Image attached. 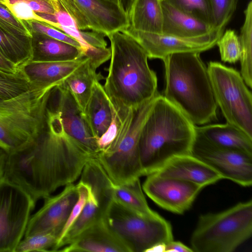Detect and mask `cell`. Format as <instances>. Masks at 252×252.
I'll use <instances>...</instances> for the list:
<instances>
[{"label": "cell", "instance_id": "5bb4252c", "mask_svg": "<svg viewBox=\"0 0 252 252\" xmlns=\"http://www.w3.org/2000/svg\"><path fill=\"white\" fill-rule=\"evenodd\" d=\"M147 176L142 186L147 195L159 207L177 214L188 210L203 188L190 182L155 173Z\"/></svg>", "mask_w": 252, "mask_h": 252}, {"label": "cell", "instance_id": "2e32d148", "mask_svg": "<svg viewBox=\"0 0 252 252\" xmlns=\"http://www.w3.org/2000/svg\"><path fill=\"white\" fill-rule=\"evenodd\" d=\"M58 251L131 252L129 247L111 230L103 219L89 226L71 243Z\"/></svg>", "mask_w": 252, "mask_h": 252}, {"label": "cell", "instance_id": "74e56055", "mask_svg": "<svg viewBox=\"0 0 252 252\" xmlns=\"http://www.w3.org/2000/svg\"><path fill=\"white\" fill-rule=\"evenodd\" d=\"M76 187L78 192V199L72 209L69 218L62 230L55 246L63 239L69 228L78 217L87 201L89 189L88 186L85 183L80 181L76 185Z\"/></svg>", "mask_w": 252, "mask_h": 252}, {"label": "cell", "instance_id": "7c38bea8", "mask_svg": "<svg viewBox=\"0 0 252 252\" xmlns=\"http://www.w3.org/2000/svg\"><path fill=\"white\" fill-rule=\"evenodd\" d=\"M191 154L206 163L222 179L243 187L252 184V154L213 145L197 135Z\"/></svg>", "mask_w": 252, "mask_h": 252}, {"label": "cell", "instance_id": "484cf974", "mask_svg": "<svg viewBox=\"0 0 252 252\" xmlns=\"http://www.w3.org/2000/svg\"><path fill=\"white\" fill-rule=\"evenodd\" d=\"M113 197V200L141 216L154 217L158 215L149 206L143 194L139 178L123 184L114 183Z\"/></svg>", "mask_w": 252, "mask_h": 252}, {"label": "cell", "instance_id": "836d02e7", "mask_svg": "<svg viewBox=\"0 0 252 252\" xmlns=\"http://www.w3.org/2000/svg\"><path fill=\"white\" fill-rule=\"evenodd\" d=\"M221 59L224 62L235 63L240 60L241 47L235 31L227 30L217 41Z\"/></svg>", "mask_w": 252, "mask_h": 252}, {"label": "cell", "instance_id": "f35d334b", "mask_svg": "<svg viewBox=\"0 0 252 252\" xmlns=\"http://www.w3.org/2000/svg\"><path fill=\"white\" fill-rule=\"evenodd\" d=\"M192 252L189 248L181 242L171 240L165 244L164 252Z\"/></svg>", "mask_w": 252, "mask_h": 252}, {"label": "cell", "instance_id": "d590c367", "mask_svg": "<svg viewBox=\"0 0 252 252\" xmlns=\"http://www.w3.org/2000/svg\"><path fill=\"white\" fill-rule=\"evenodd\" d=\"M210 1L215 29H224L236 9L237 0Z\"/></svg>", "mask_w": 252, "mask_h": 252}, {"label": "cell", "instance_id": "d6a6232c", "mask_svg": "<svg viewBox=\"0 0 252 252\" xmlns=\"http://www.w3.org/2000/svg\"><path fill=\"white\" fill-rule=\"evenodd\" d=\"M59 236L56 232H49L24 237L14 252H46L49 251V249L52 251Z\"/></svg>", "mask_w": 252, "mask_h": 252}, {"label": "cell", "instance_id": "9a60e30c", "mask_svg": "<svg viewBox=\"0 0 252 252\" xmlns=\"http://www.w3.org/2000/svg\"><path fill=\"white\" fill-rule=\"evenodd\" d=\"M78 199L76 185L73 183L57 195L44 198L42 207L30 217L24 237L49 232L60 236Z\"/></svg>", "mask_w": 252, "mask_h": 252}, {"label": "cell", "instance_id": "4fadbf2b", "mask_svg": "<svg viewBox=\"0 0 252 252\" xmlns=\"http://www.w3.org/2000/svg\"><path fill=\"white\" fill-rule=\"evenodd\" d=\"M224 29H216L207 35L186 38L163 34H155L135 31L129 25L121 31L132 36L144 49L149 59L162 61L169 55L182 52H202L217 44Z\"/></svg>", "mask_w": 252, "mask_h": 252}, {"label": "cell", "instance_id": "8d00e7d4", "mask_svg": "<svg viewBox=\"0 0 252 252\" xmlns=\"http://www.w3.org/2000/svg\"><path fill=\"white\" fill-rule=\"evenodd\" d=\"M0 28L17 36H32V34L23 21L17 18L3 4L0 2Z\"/></svg>", "mask_w": 252, "mask_h": 252}, {"label": "cell", "instance_id": "7402d4cb", "mask_svg": "<svg viewBox=\"0 0 252 252\" xmlns=\"http://www.w3.org/2000/svg\"><path fill=\"white\" fill-rule=\"evenodd\" d=\"M31 34L32 61L67 62L85 56L81 49L71 44L36 32Z\"/></svg>", "mask_w": 252, "mask_h": 252}, {"label": "cell", "instance_id": "b9f144b4", "mask_svg": "<svg viewBox=\"0 0 252 252\" xmlns=\"http://www.w3.org/2000/svg\"><path fill=\"white\" fill-rule=\"evenodd\" d=\"M117 1L120 7L128 17L134 0H117Z\"/></svg>", "mask_w": 252, "mask_h": 252}, {"label": "cell", "instance_id": "7a4b0ae2", "mask_svg": "<svg viewBox=\"0 0 252 252\" xmlns=\"http://www.w3.org/2000/svg\"><path fill=\"white\" fill-rule=\"evenodd\" d=\"M107 36L111 43L110 62L103 86L123 122L130 110L139 107L158 93L157 77L149 67L146 52L132 36L122 31Z\"/></svg>", "mask_w": 252, "mask_h": 252}, {"label": "cell", "instance_id": "60d3db41", "mask_svg": "<svg viewBox=\"0 0 252 252\" xmlns=\"http://www.w3.org/2000/svg\"><path fill=\"white\" fill-rule=\"evenodd\" d=\"M8 155L6 151L0 147V180L4 174Z\"/></svg>", "mask_w": 252, "mask_h": 252}, {"label": "cell", "instance_id": "7bdbcfd3", "mask_svg": "<svg viewBox=\"0 0 252 252\" xmlns=\"http://www.w3.org/2000/svg\"></svg>", "mask_w": 252, "mask_h": 252}, {"label": "cell", "instance_id": "603a6c76", "mask_svg": "<svg viewBox=\"0 0 252 252\" xmlns=\"http://www.w3.org/2000/svg\"><path fill=\"white\" fill-rule=\"evenodd\" d=\"M97 68L88 58L61 84L70 93L83 113L94 82L103 79L101 74L96 73Z\"/></svg>", "mask_w": 252, "mask_h": 252}, {"label": "cell", "instance_id": "e575fe53", "mask_svg": "<svg viewBox=\"0 0 252 252\" xmlns=\"http://www.w3.org/2000/svg\"><path fill=\"white\" fill-rule=\"evenodd\" d=\"M22 21L31 32H33L46 35L77 47L83 51L81 44L77 40L52 26L34 20Z\"/></svg>", "mask_w": 252, "mask_h": 252}, {"label": "cell", "instance_id": "4316f807", "mask_svg": "<svg viewBox=\"0 0 252 252\" xmlns=\"http://www.w3.org/2000/svg\"><path fill=\"white\" fill-rule=\"evenodd\" d=\"M0 53L21 68L32 60V36H17L0 28Z\"/></svg>", "mask_w": 252, "mask_h": 252}, {"label": "cell", "instance_id": "cb8c5ba5", "mask_svg": "<svg viewBox=\"0 0 252 252\" xmlns=\"http://www.w3.org/2000/svg\"><path fill=\"white\" fill-rule=\"evenodd\" d=\"M80 176V181L89 187L104 215L113 200L114 182L95 157L91 158L87 160Z\"/></svg>", "mask_w": 252, "mask_h": 252}, {"label": "cell", "instance_id": "52a82bcc", "mask_svg": "<svg viewBox=\"0 0 252 252\" xmlns=\"http://www.w3.org/2000/svg\"><path fill=\"white\" fill-rule=\"evenodd\" d=\"M156 95L139 107L129 110L115 139L96 157L116 184L127 183L143 176L139 155V138Z\"/></svg>", "mask_w": 252, "mask_h": 252}, {"label": "cell", "instance_id": "d6986e66", "mask_svg": "<svg viewBox=\"0 0 252 252\" xmlns=\"http://www.w3.org/2000/svg\"><path fill=\"white\" fill-rule=\"evenodd\" d=\"M162 6L163 13L162 34L192 38L207 35L216 30L200 19L179 10L165 1H162Z\"/></svg>", "mask_w": 252, "mask_h": 252}, {"label": "cell", "instance_id": "8fae6325", "mask_svg": "<svg viewBox=\"0 0 252 252\" xmlns=\"http://www.w3.org/2000/svg\"><path fill=\"white\" fill-rule=\"evenodd\" d=\"M74 21L77 28L108 36L129 25L127 15L117 0H58Z\"/></svg>", "mask_w": 252, "mask_h": 252}, {"label": "cell", "instance_id": "ba28073f", "mask_svg": "<svg viewBox=\"0 0 252 252\" xmlns=\"http://www.w3.org/2000/svg\"><path fill=\"white\" fill-rule=\"evenodd\" d=\"M103 220L131 252H150L154 247L173 240L170 222L159 215L144 217L115 200L108 207Z\"/></svg>", "mask_w": 252, "mask_h": 252}, {"label": "cell", "instance_id": "f546056e", "mask_svg": "<svg viewBox=\"0 0 252 252\" xmlns=\"http://www.w3.org/2000/svg\"><path fill=\"white\" fill-rule=\"evenodd\" d=\"M245 21L239 37L241 47V73L247 86L252 88V1L245 11Z\"/></svg>", "mask_w": 252, "mask_h": 252}, {"label": "cell", "instance_id": "5b68a950", "mask_svg": "<svg viewBox=\"0 0 252 252\" xmlns=\"http://www.w3.org/2000/svg\"><path fill=\"white\" fill-rule=\"evenodd\" d=\"M54 87L32 85L17 96L0 99L1 148L10 154L33 143L39 138Z\"/></svg>", "mask_w": 252, "mask_h": 252}, {"label": "cell", "instance_id": "44dd1931", "mask_svg": "<svg viewBox=\"0 0 252 252\" xmlns=\"http://www.w3.org/2000/svg\"><path fill=\"white\" fill-rule=\"evenodd\" d=\"M115 112L103 86L99 81H95L83 115L96 140L108 129Z\"/></svg>", "mask_w": 252, "mask_h": 252}, {"label": "cell", "instance_id": "f1b7e54d", "mask_svg": "<svg viewBox=\"0 0 252 252\" xmlns=\"http://www.w3.org/2000/svg\"><path fill=\"white\" fill-rule=\"evenodd\" d=\"M0 2L22 21L42 22L35 13L55 14L60 8L58 0H0Z\"/></svg>", "mask_w": 252, "mask_h": 252}, {"label": "cell", "instance_id": "6da1fadb", "mask_svg": "<svg viewBox=\"0 0 252 252\" xmlns=\"http://www.w3.org/2000/svg\"><path fill=\"white\" fill-rule=\"evenodd\" d=\"M92 157L73 138L60 117L51 114L33 143L9 154L2 178L20 187L36 202L75 181Z\"/></svg>", "mask_w": 252, "mask_h": 252}, {"label": "cell", "instance_id": "ab89813d", "mask_svg": "<svg viewBox=\"0 0 252 252\" xmlns=\"http://www.w3.org/2000/svg\"><path fill=\"white\" fill-rule=\"evenodd\" d=\"M0 69L10 73H16L21 69H18L13 63L6 59L0 53Z\"/></svg>", "mask_w": 252, "mask_h": 252}, {"label": "cell", "instance_id": "ffe728a7", "mask_svg": "<svg viewBox=\"0 0 252 252\" xmlns=\"http://www.w3.org/2000/svg\"><path fill=\"white\" fill-rule=\"evenodd\" d=\"M195 133L215 146L252 154V138L228 123L195 126Z\"/></svg>", "mask_w": 252, "mask_h": 252}, {"label": "cell", "instance_id": "ac0fdd59", "mask_svg": "<svg viewBox=\"0 0 252 252\" xmlns=\"http://www.w3.org/2000/svg\"><path fill=\"white\" fill-rule=\"evenodd\" d=\"M88 59L84 56L67 62L31 61L21 70L33 86L56 87Z\"/></svg>", "mask_w": 252, "mask_h": 252}, {"label": "cell", "instance_id": "277c9868", "mask_svg": "<svg viewBox=\"0 0 252 252\" xmlns=\"http://www.w3.org/2000/svg\"><path fill=\"white\" fill-rule=\"evenodd\" d=\"M163 62L165 77L163 97L195 126L216 120L218 106L207 67L200 53H174Z\"/></svg>", "mask_w": 252, "mask_h": 252}, {"label": "cell", "instance_id": "1f68e13d", "mask_svg": "<svg viewBox=\"0 0 252 252\" xmlns=\"http://www.w3.org/2000/svg\"><path fill=\"white\" fill-rule=\"evenodd\" d=\"M161 0L184 13L200 19L215 29L210 0Z\"/></svg>", "mask_w": 252, "mask_h": 252}, {"label": "cell", "instance_id": "9c48e42d", "mask_svg": "<svg viewBox=\"0 0 252 252\" xmlns=\"http://www.w3.org/2000/svg\"><path fill=\"white\" fill-rule=\"evenodd\" d=\"M208 71L215 97L228 123L252 138V95L240 73L210 62Z\"/></svg>", "mask_w": 252, "mask_h": 252}, {"label": "cell", "instance_id": "e0dca14e", "mask_svg": "<svg viewBox=\"0 0 252 252\" xmlns=\"http://www.w3.org/2000/svg\"><path fill=\"white\" fill-rule=\"evenodd\" d=\"M155 173L190 182L202 188L223 179L212 167L191 154L174 157Z\"/></svg>", "mask_w": 252, "mask_h": 252}, {"label": "cell", "instance_id": "4dcf8cb0", "mask_svg": "<svg viewBox=\"0 0 252 252\" xmlns=\"http://www.w3.org/2000/svg\"><path fill=\"white\" fill-rule=\"evenodd\" d=\"M32 87L21 69L16 73H10L0 69V99L14 97Z\"/></svg>", "mask_w": 252, "mask_h": 252}, {"label": "cell", "instance_id": "d4e9b609", "mask_svg": "<svg viewBox=\"0 0 252 252\" xmlns=\"http://www.w3.org/2000/svg\"><path fill=\"white\" fill-rule=\"evenodd\" d=\"M135 31L162 34L163 13L161 0H134L128 15Z\"/></svg>", "mask_w": 252, "mask_h": 252}, {"label": "cell", "instance_id": "83f0119b", "mask_svg": "<svg viewBox=\"0 0 252 252\" xmlns=\"http://www.w3.org/2000/svg\"><path fill=\"white\" fill-rule=\"evenodd\" d=\"M89 189L87 201L82 212L63 239L54 247L52 252L58 251L61 248L69 244L89 226L103 219L104 214L98 201L89 187Z\"/></svg>", "mask_w": 252, "mask_h": 252}, {"label": "cell", "instance_id": "3957f363", "mask_svg": "<svg viewBox=\"0 0 252 252\" xmlns=\"http://www.w3.org/2000/svg\"><path fill=\"white\" fill-rule=\"evenodd\" d=\"M195 137V126L158 93L139 138L143 176L158 171L175 157L191 154Z\"/></svg>", "mask_w": 252, "mask_h": 252}, {"label": "cell", "instance_id": "8992f818", "mask_svg": "<svg viewBox=\"0 0 252 252\" xmlns=\"http://www.w3.org/2000/svg\"><path fill=\"white\" fill-rule=\"evenodd\" d=\"M252 201L201 215L190 238L195 252H232L251 237Z\"/></svg>", "mask_w": 252, "mask_h": 252}, {"label": "cell", "instance_id": "30bf717a", "mask_svg": "<svg viewBox=\"0 0 252 252\" xmlns=\"http://www.w3.org/2000/svg\"><path fill=\"white\" fill-rule=\"evenodd\" d=\"M35 202L23 189L0 180V252H14L24 236Z\"/></svg>", "mask_w": 252, "mask_h": 252}]
</instances>
